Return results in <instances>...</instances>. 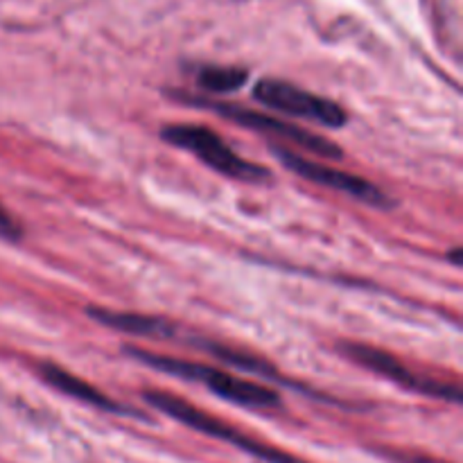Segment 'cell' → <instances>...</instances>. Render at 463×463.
<instances>
[{
    "instance_id": "6da1fadb",
    "label": "cell",
    "mask_w": 463,
    "mask_h": 463,
    "mask_svg": "<svg viewBox=\"0 0 463 463\" xmlns=\"http://www.w3.org/2000/svg\"><path fill=\"white\" fill-rule=\"evenodd\" d=\"M127 355L136 357L143 364L152 366V369L165 371V373L176 375L181 380H190V383H199L203 387L211 389L215 396L224 398V401L235 402V405L251 407V410H271V407L280 405V396L269 387L253 383V380L238 378L226 371L215 369V366L197 364V362L176 360V357L156 355V353L143 351V348H125Z\"/></svg>"
},
{
    "instance_id": "7a4b0ae2",
    "label": "cell",
    "mask_w": 463,
    "mask_h": 463,
    "mask_svg": "<svg viewBox=\"0 0 463 463\" xmlns=\"http://www.w3.org/2000/svg\"><path fill=\"white\" fill-rule=\"evenodd\" d=\"M145 401H147L154 410L163 411V414L170 416V419H175V420H179V423L193 428L194 432L208 434V437L231 443V446H235L238 450L247 452V455L256 457V459H260L265 463H307V461L298 459V457L289 455V452L269 446V443L256 441V439L249 437V434H242L238 428H233V425H229V423H224V420L215 419V416L206 414V411H202L199 407L190 405L188 401L172 396V393L147 392L145 393Z\"/></svg>"
},
{
    "instance_id": "3957f363",
    "label": "cell",
    "mask_w": 463,
    "mask_h": 463,
    "mask_svg": "<svg viewBox=\"0 0 463 463\" xmlns=\"http://www.w3.org/2000/svg\"><path fill=\"white\" fill-rule=\"evenodd\" d=\"M161 136L165 143L185 149V152H193L211 170L220 172L229 179L247 181V184H265L269 179L267 167L244 161L208 127L170 125L161 131Z\"/></svg>"
},
{
    "instance_id": "277c9868",
    "label": "cell",
    "mask_w": 463,
    "mask_h": 463,
    "mask_svg": "<svg viewBox=\"0 0 463 463\" xmlns=\"http://www.w3.org/2000/svg\"><path fill=\"white\" fill-rule=\"evenodd\" d=\"M185 102L194 104V107H203V109H213L220 116L231 118L238 125L249 127V129H256L260 134L267 136H279L283 143H292L298 145L306 152L317 154V156L324 158H339L342 156V149L337 147L330 140L321 138V136L312 134V131L303 129V127L292 125V122H283L274 116H265V113L251 111V109L244 107H235V104H226V102H217V99H206V98H197V95H185Z\"/></svg>"
},
{
    "instance_id": "5b68a950",
    "label": "cell",
    "mask_w": 463,
    "mask_h": 463,
    "mask_svg": "<svg viewBox=\"0 0 463 463\" xmlns=\"http://www.w3.org/2000/svg\"><path fill=\"white\" fill-rule=\"evenodd\" d=\"M253 98L265 107L283 111L288 116L303 118V120L319 122L326 127H344L346 125V111L333 99H326L321 95L310 93L306 89L289 84L283 80H260L253 89Z\"/></svg>"
},
{
    "instance_id": "8992f818",
    "label": "cell",
    "mask_w": 463,
    "mask_h": 463,
    "mask_svg": "<svg viewBox=\"0 0 463 463\" xmlns=\"http://www.w3.org/2000/svg\"><path fill=\"white\" fill-rule=\"evenodd\" d=\"M342 351L346 353V357H351L353 362L362 364L364 369L375 371V373L384 375L392 383L401 384V387L411 389V392H419L423 396L432 398H443V401L459 402L461 401V389L457 384L439 383V380L425 378V375L416 373L410 366L402 364L398 357H393L392 353H384L380 348L366 346V344H344Z\"/></svg>"
},
{
    "instance_id": "52a82bcc",
    "label": "cell",
    "mask_w": 463,
    "mask_h": 463,
    "mask_svg": "<svg viewBox=\"0 0 463 463\" xmlns=\"http://www.w3.org/2000/svg\"><path fill=\"white\" fill-rule=\"evenodd\" d=\"M274 154L297 175H301L303 179L312 181V184L326 185V188L339 190V193H346L348 197H355L360 202L371 203V206H389V199L378 185L369 184L362 176L351 175V172L337 170V167H330L326 163L312 161V158H303L301 154L292 152L288 147H274Z\"/></svg>"
},
{
    "instance_id": "ba28073f",
    "label": "cell",
    "mask_w": 463,
    "mask_h": 463,
    "mask_svg": "<svg viewBox=\"0 0 463 463\" xmlns=\"http://www.w3.org/2000/svg\"><path fill=\"white\" fill-rule=\"evenodd\" d=\"M39 373L50 387H54L57 392H61L63 396H71L75 401L86 402V405H93L102 411H111V414H131L129 410H125L122 405H118L116 401H111L109 396H104L99 389H95L93 384L84 383L81 378L72 375L71 371L61 369L57 364H50V362H43L39 364Z\"/></svg>"
},
{
    "instance_id": "9c48e42d",
    "label": "cell",
    "mask_w": 463,
    "mask_h": 463,
    "mask_svg": "<svg viewBox=\"0 0 463 463\" xmlns=\"http://www.w3.org/2000/svg\"><path fill=\"white\" fill-rule=\"evenodd\" d=\"M89 315L102 326H109L113 330H120L127 335H140V337H156L167 339L175 337L176 328L165 319L147 315H136V312H113L102 310V307H89Z\"/></svg>"
},
{
    "instance_id": "30bf717a",
    "label": "cell",
    "mask_w": 463,
    "mask_h": 463,
    "mask_svg": "<svg viewBox=\"0 0 463 463\" xmlns=\"http://www.w3.org/2000/svg\"><path fill=\"white\" fill-rule=\"evenodd\" d=\"M247 71L233 66H203L197 72V84L213 93H231L247 81Z\"/></svg>"
},
{
    "instance_id": "8fae6325",
    "label": "cell",
    "mask_w": 463,
    "mask_h": 463,
    "mask_svg": "<svg viewBox=\"0 0 463 463\" xmlns=\"http://www.w3.org/2000/svg\"><path fill=\"white\" fill-rule=\"evenodd\" d=\"M21 233H23L21 224L9 215V211H5V208L0 206V238L18 240L21 238Z\"/></svg>"
},
{
    "instance_id": "7c38bea8",
    "label": "cell",
    "mask_w": 463,
    "mask_h": 463,
    "mask_svg": "<svg viewBox=\"0 0 463 463\" xmlns=\"http://www.w3.org/2000/svg\"><path fill=\"white\" fill-rule=\"evenodd\" d=\"M389 459H393L396 463H446V461H439L434 457H423V455H407V452H387Z\"/></svg>"
},
{
    "instance_id": "4fadbf2b",
    "label": "cell",
    "mask_w": 463,
    "mask_h": 463,
    "mask_svg": "<svg viewBox=\"0 0 463 463\" xmlns=\"http://www.w3.org/2000/svg\"><path fill=\"white\" fill-rule=\"evenodd\" d=\"M450 258L457 267H461V247H455V251H452Z\"/></svg>"
}]
</instances>
